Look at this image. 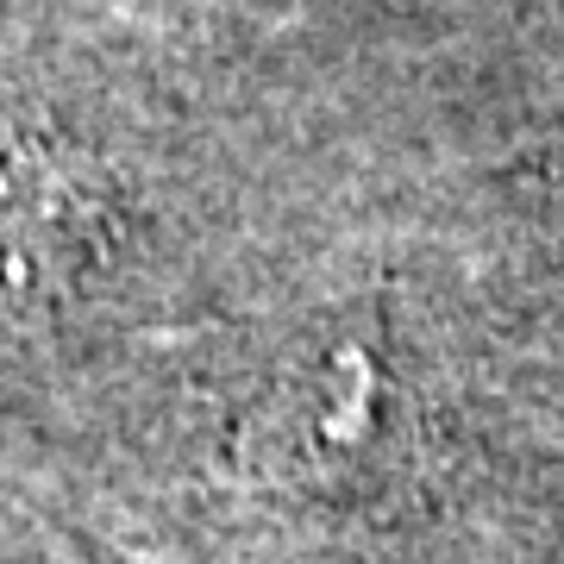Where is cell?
<instances>
[{
  "mask_svg": "<svg viewBox=\"0 0 564 564\" xmlns=\"http://www.w3.org/2000/svg\"><path fill=\"white\" fill-rule=\"evenodd\" d=\"M182 564H564V232L270 239L170 345Z\"/></svg>",
  "mask_w": 564,
  "mask_h": 564,
  "instance_id": "cell-1",
  "label": "cell"
},
{
  "mask_svg": "<svg viewBox=\"0 0 564 564\" xmlns=\"http://www.w3.org/2000/svg\"><path fill=\"white\" fill-rule=\"evenodd\" d=\"M144 214L120 188L44 139L0 144V345L82 321L95 295L158 302L170 326L195 321L220 289L144 258Z\"/></svg>",
  "mask_w": 564,
  "mask_h": 564,
  "instance_id": "cell-2",
  "label": "cell"
}]
</instances>
